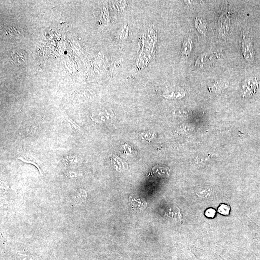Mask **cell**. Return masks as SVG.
<instances>
[{
	"instance_id": "obj_1",
	"label": "cell",
	"mask_w": 260,
	"mask_h": 260,
	"mask_svg": "<svg viewBox=\"0 0 260 260\" xmlns=\"http://www.w3.org/2000/svg\"><path fill=\"white\" fill-rule=\"evenodd\" d=\"M242 53L247 61H253L254 57V50L250 39L243 40L242 43Z\"/></svg>"
},
{
	"instance_id": "obj_2",
	"label": "cell",
	"mask_w": 260,
	"mask_h": 260,
	"mask_svg": "<svg viewBox=\"0 0 260 260\" xmlns=\"http://www.w3.org/2000/svg\"><path fill=\"white\" fill-rule=\"evenodd\" d=\"M27 54L25 51L17 50L12 53V58L14 63L17 66H21L27 62Z\"/></svg>"
},
{
	"instance_id": "obj_3",
	"label": "cell",
	"mask_w": 260,
	"mask_h": 260,
	"mask_svg": "<svg viewBox=\"0 0 260 260\" xmlns=\"http://www.w3.org/2000/svg\"><path fill=\"white\" fill-rule=\"evenodd\" d=\"M258 86V83L255 79L250 78V80L246 81V83L242 86L243 95L248 96L254 94Z\"/></svg>"
},
{
	"instance_id": "obj_4",
	"label": "cell",
	"mask_w": 260,
	"mask_h": 260,
	"mask_svg": "<svg viewBox=\"0 0 260 260\" xmlns=\"http://www.w3.org/2000/svg\"><path fill=\"white\" fill-rule=\"evenodd\" d=\"M87 194L84 190L80 189L73 194L72 200L75 205H80L86 200Z\"/></svg>"
},
{
	"instance_id": "obj_5",
	"label": "cell",
	"mask_w": 260,
	"mask_h": 260,
	"mask_svg": "<svg viewBox=\"0 0 260 260\" xmlns=\"http://www.w3.org/2000/svg\"><path fill=\"white\" fill-rule=\"evenodd\" d=\"M18 159H20V160L25 162V163L34 165L37 168L40 173L41 174H42V171H41V169L40 168V167H39V166L38 165V164L37 163L36 160L34 158H32V157H29V156H22V157L18 158Z\"/></svg>"
},
{
	"instance_id": "obj_6",
	"label": "cell",
	"mask_w": 260,
	"mask_h": 260,
	"mask_svg": "<svg viewBox=\"0 0 260 260\" xmlns=\"http://www.w3.org/2000/svg\"><path fill=\"white\" fill-rule=\"evenodd\" d=\"M196 23V27L198 29V30H199V32H200V34H205L206 32V26L205 22L200 19H197V20L195 22Z\"/></svg>"
},
{
	"instance_id": "obj_7",
	"label": "cell",
	"mask_w": 260,
	"mask_h": 260,
	"mask_svg": "<svg viewBox=\"0 0 260 260\" xmlns=\"http://www.w3.org/2000/svg\"><path fill=\"white\" fill-rule=\"evenodd\" d=\"M230 207L227 204H222L218 208V212L221 214L228 215L230 213Z\"/></svg>"
},
{
	"instance_id": "obj_8",
	"label": "cell",
	"mask_w": 260,
	"mask_h": 260,
	"mask_svg": "<svg viewBox=\"0 0 260 260\" xmlns=\"http://www.w3.org/2000/svg\"><path fill=\"white\" fill-rule=\"evenodd\" d=\"M65 122H66L68 126L71 128L72 130H75V131H80V127L75 122H73L72 119H70L69 118H66V119H65Z\"/></svg>"
},
{
	"instance_id": "obj_9",
	"label": "cell",
	"mask_w": 260,
	"mask_h": 260,
	"mask_svg": "<svg viewBox=\"0 0 260 260\" xmlns=\"http://www.w3.org/2000/svg\"><path fill=\"white\" fill-rule=\"evenodd\" d=\"M205 214L208 218H213L216 214V211L213 208H208L206 211Z\"/></svg>"
},
{
	"instance_id": "obj_10",
	"label": "cell",
	"mask_w": 260,
	"mask_h": 260,
	"mask_svg": "<svg viewBox=\"0 0 260 260\" xmlns=\"http://www.w3.org/2000/svg\"><path fill=\"white\" fill-rule=\"evenodd\" d=\"M63 160H64V161L66 162L67 165H71V164L76 163V158H73V157H71V158L69 157H66V158L63 159Z\"/></svg>"
},
{
	"instance_id": "obj_11",
	"label": "cell",
	"mask_w": 260,
	"mask_h": 260,
	"mask_svg": "<svg viewBox=\"0 0 260 260\" xmlns=\"http://www.w3.org/2000/svg\"><path fill=\"white\" fill-rule=\"evenodd\" d=\"M65 175L69 178L73 179L76 178L78 177L79 176V174H77L74 172H67L65 173Z\"/></svg>"
}]
</instances>
